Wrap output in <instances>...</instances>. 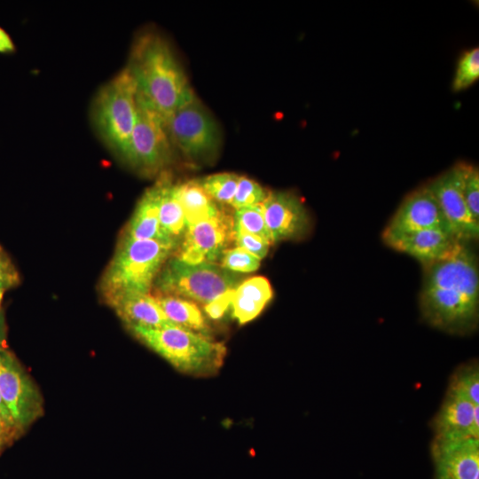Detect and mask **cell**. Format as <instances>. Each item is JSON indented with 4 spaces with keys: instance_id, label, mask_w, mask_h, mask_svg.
Instances as JSON below:
<instances>
[{
    "instance_id": "cell-13",
    "label": "cell",
    "mask_w": 479,
    "mask_h": 479,
    "mask_svg": "<svg viewBox=\"0 0 479 479\" xmlns=\"http://www.w3.org/2000/svg\"><path fill=\"white\" fill-rule=\"evenodd\" d=\"M262 208L273 244L302 239L310 230V216L303 202L290 192L269 191Z\"/></svg>"
},
{
    "instance_id": "cell-16",
    "label": "cell",
    "mask_w": 479,
    "mask_h": 479,
    "mask_svg": "<svg viewBox=\"0 0 479 479\" xmlns=\"http://www.w3.org/2000/svg\"><path fill=\"white\" fill-rule=\"evenodd\" d=\"M386 245L409 255L423 266L447 256L459 241L451 232L429 229L382 238Z\"/></svg>"
},
{
    "instance_id": "cell-23",
    "label": "cell",
    "mask_w": 479,
    "mask_h": 479,
    "mask_svg": "<svg viewBox=\"0 0 479 479\" xmlns=\"http://www.w3.org/2000/svg\"><path fill=\"white\" fill-rule=\"evenodd\" d=\"M240 176L232 172L211 174L197 179L207 194L217 204L231 205Z\"/></svg>"
},
{
    "instance_id": "cell-2",
    "label": "cell",
    "mask_w": 479,
    "mask_h": 479,
    "mask_svg": "<svg viewBox=\"0 0 479 479\" xmlns=\"http://www.w3.org/2000/svg\"><path fill=\"white\" fill-rule=\"evenodd\" d=\"M126 67L137 90V102L165 119L195 96L167 41L153 32L134 42Z\"/></svg>"
},
{
    "instance_id": "cell-22",
    "label": "cell",
    "mask_w": 479,
    "mask_h": 479,
    "mask_svg": "<svg viewBox=\"0 0 479 479\" xmlns=\"http://www.w3.org/2000/svg\"><path fill=\"white\" fill-rule=\"evenodd\" d=\"M187 225L218 215L222 210L202 189L197 179L176 184Z\"/></svg>"
},
{
    "instance_id": "cell-30",
    "label": "cell",
    "mask_w": 479,
    "mask_h": 479,
    "mask_svg": "<svg viewBox=\"0 0 479 479\" xmlns=\"http://www.w3.org/2000/svg\"><path fill=\"white\" fill-rule=\"evenodd\" d=\"M233 240L238 247L243 248L260 260L266 256L271 246L262 238L243 231H233Z\"/></svg>"
},
{
    "instance_id": "cell-6",
    "label": "cell",
    "mask_w": 479,
    "mask_h": 479,
    "mask_svg": "<svg viewBox=\"0 0 479 479\" xmlns=\"http://www.w3.org/2000/svg\"><path fill=\"white\" fill-rule=\"evenodd\" d=\"M135 82L125 67L98 92L93 120L98 131L112 148L122 153L137 121Z\"/></svg>"
},
{
    "instance_id": "cell-26",
    "label": "cell",
    "mask_w": 479,
    "mask_h": 479,
    "mask_svg": "<svg viewBox=\"0 0 479 479\" xmlns=\"http://www.w3.org/2000/svg\"><path fill=\"white\" fill-rule=\"evenodd\" d=\"M479 78V48L475 47L467 51L460 57L452 88L455 91L462 90L471 86Z\"/></svg>"
},
{
    "instance_id": "cell-35",
    "label": "cell",
    "mask_w": 479,
    "mask_h": 479,
    "mask_svg": "<svg viewBox=\"0 0 479 479\" xmlns=\"http://www.w3.org/2000/svg\"><path fill=\"white\" fill-rule=\"evenodd\" d=\"M0 418L4 420V422L9 426L10 428H12L15 432L16 434L19 436L17 430H16V428H15V425H14V422H13V420L12 418V415L3 399V397H2V394L0 392Z\"/></svg>"
},
{
    "instance_id": "cell-33",
    "label": "cell",
    "mask_w": 479,
    "mask_h": 479,
    "mask_svg": "<svg viewBox=\"0 0 479 479\" xmlns=\"http://www.w3.org/2000/svg\"><path fill=\"white\" fill-rule=\"evenodd\" d=\"M18 437L16 432L0 418V454Z\"/></svg>"
},
{
    "instance_id": "cell-27",
    "label": "cell",
    "mask_w": 479,
    "mask_h": 479,
    "mask_svg": "<svg viewBox=\"0 0 479 479\" xmlns=\"http://www.w3.org/2000/svg\"><path fill=\"white\" fill-rule=\"evenodd\" d=\"M269 190L263 188L256 181L244 176H240L237 189L231 203L236 209L262 204L266 199Z\"/></svg>"
},
{
    "instance_id": "cell-34",
    "label": "cell",
    "mask_w": 479,
    "mask_h": 479,
    "mask_svg": "<svg viewBox=\"0 0 479 479\" xmlns=\"http://www.w3.org/2000/svg\"><path fill=\"white\" fill-rule=\"evenodd\" d=\"M16 51L15 43L9 33L0 27V54H11Z\"/></svg>"
},
{
    "instance_id": "cell-29",
    "label": "cell",
    "mask_w": 479,
    "mask_h": 479,
    "mask_svg": "<svg viewBox=\"0 0 479 479\" xmlns=\"http://www.w3.org/2000/svg\"><path fill=\"white\" fill-rule=\"evenodd\" d=\"M463 193L471 216L479 224V171L475 166L465 164Z\"/></svg>"
},
{
    "instance_id": "cell-15",
    "label": "cell",
    "mask_w": 479,
    "mask_h": 479,
    "mask_svg": "<svg viewBox=\"0 0 479 479\" xmlns=\"http://www.w3.org/2000/svg\"><path fill=\"white\" fill-rule=\"evenodd\" d=\"M435 479H479V440L433 443Z\"/></svg>"
},
{
    "instance_id": "cell-11",
    "label": "cell",
    "mask_w": 479,
    "mask_h": 479,
    "mask_svg": "<svg viewBox=\"0 0 479 479\" xmlns=\"http://www.w3.org/2000/svg\"><path fill=\"white\" fill-rule=\"evenodd\" d=\"M464 163L439 175L427 185L436 199L454 236L462 242L479 237V224L471 216L463 193Z\"/></svg>"
},
{
    "instance_id": "cell-36",
    "label": "cell",
    "mask_w": 479,
    "mask_h": 479,
    "mask_svg": "<svg viewBox=\"0 0 479 479\" xmlns=\"http://www.w3.org/2000/svg\"><path fill=\"white\" fill-rule=\"evenodd\" d=\"M7 337V326L5 323L4 314L0 304V347H5Z\"/></svg>"
},
{
    "instance_id": "cell-28",
    "label": "cell",
    "mask_w": 479,
    "mask_h": 479,
    "mask_svg": "<svg viewBox=\"0 0 479 479\" xmlns=\"http://www.w3.org/2000/svg\"><path fill=\"white\" fill-rule=\"evenodd\" d=\"M220 266L230 271L252 272L260 266L261 260L243 248L225 249L220 257Z\"/></svg>"
},
{
    "instance_id": "cell-19",
    "label": "cell",
    "mask_w": 479,
    "mask_h": 479,
    "mask_svg": "<svg viewBox=\"0 0 479 479\" xmlns=\"http://www.w3.org/2000/svg\"><path fill=\"white\" fill-rule=\"evenodd\" d=\"M272 296V287L266 278L255 276L246 279L233 291L231 302L232 317L240 325L253 320Z\"/></svg>"
},
{
    "instance_id": "cell-18",
    "label": "cell",
    "mask_w": 479,
    "mask_h": 479,
    "mask_svg": "<svg viewBox=\"0 0 479 479\" xmlns=\"http://www.w3.org/2000/svg\"><path fill=\"white\" fill-rule=\"evenodd\" d=\"M159 204L160 184L157 181L140 198L123 235L137 240H157L176 248L161 229Z\"/></svg>"
},
{
    "instance_id": "cell-1",
    "label": "cell",
    "mask_w": 479,
    "mask_h": 479,
    "mask_svg": "<svg viewBox=\"0 0 479 479\" xmlns=\"http://www.w3.org/2000/svg\"><path fill=\"white\" fill-rule=\"evenodd\" d=\"M420 309L425 320L451 333H468L478 319L479 270L475 254L459 242L445 257L424 265Z\"/></svg>"
},
{
    "instance_id": "cell-8",
    "label": "cell",
    "mask_w": 479,
    "mask_h": 479,
    "mask_svg": "<svg viewBox=\"0 0 479 479\" xmlns=\"http://www.w3.org/2000/svg\"><path fill=\"white\" fill-rule=\"evenodd\" d=\"M0 392L19 436L43 415L40 389L16 356L5 347H0Z\"/></svg>"
},
{
    "instance_id": "cell-4",
    "label": "cell",
    "mask_w": 479,
    "mask_h": 479,
    "mask_svg": "<svg viewBox=\"0 0 479 479\" xmlns=\"http://www.w3.org/2000/svg\"><path fill=\"white\" fill-rule=\"evenodd\" d=\"M145 345L181 373L195 376L216 373L224 364L222 342L185 328L169 325L160 328L130 327Z\"/></svg>"
},
{
    "instance_id": "cell-7",
    "label": "cell",
    "mask_w": 479,
    "mask_h": 479,
    "mask_svg": "<svg viewBox=\"0 0 479 479\" xmlns=\"http://www.w3.org/2000/svg\"><path fill=\"white\" fill-rule=\"evenodd\" d=\"M163 121L172 145L190 158L208 156L220 145L217 122L196 95Z\"/></svg>"
},
{
    "instance_id": "cell-25",
    "label": "cell",
    "mask_w": 479,
    "mask_h": 479,
    "mask_svg": "<svg viewBox=\"0 0 479 479\" xmlns=\"http://www.w3.org/2000/svg\"><path fill=\"white\" fill-rule=\"evenodd\" d=\"M449 390L456 392L474 404H479V370L476 364L459 368L452 376Z\"/></svg>"
},
{
    "instance_id": "cell-10",
    "label": "cell",
    "mask_w": 479,
    "mask_h": 479,
    "mask_svg": "<svg viewBox=\"0 0 479 479\" xmlns=\"http://www.w3.org/2000/svg\"><path fill=\"white\" fill-rule=\"evenodd\" d=\"M233 240V217L218 215L187 225L176 257L189 264L216 263Z\"/></svg>"
},
{
    "instance_id": "cell-12",
    "label": "cell",
    "mask_w": 479,
    "mask_h": 479,
    "mask_svg": "<svg viewBox=\"0 0 479 479\" xmlns=\"http://www.w3.org/2000/svg\"><path fill=\"white\" fill-rule=\"evenodd\" d=\"M429 229L453 233L436 199L426 185L405 197L384 229L382 238Z\"/></svg>"
},
{
    "instance_id": "cell-17",
    "label": "cell",
    "mask_w": 479,
    "mask_h": 479,
    "mask_svg": "<svg viewBox=\"0 0 479 479\" xmlns=\"http://www.w3.org/2000/svg\"><path fill=\"white\" fill-rule=\"evenodd\" d=\"M118 317L130 327L160 328L173 325L165 316L154 296L149 293H132L108 302Z\"/></svg>"
},
{
    "instance_id": "cell-32",
    "label": "cell",
    "mask_w": 479,
    "mask_h": 479,
    "mask_svg": "<svg viewBox=\"0 0 479 479\" xmlns=\"http://www.w3.org/2000/svg\"><path fill=\"white\" fill-rule=\"evenodd\" d=\"M234 289L224 293L211 302L203 305L205 315L214 320L222 318L228 308L231 306Z\"/></svg>"
},
{
    "instance_id": "cell-3",
    "label": "cell",
    "mask_w": 479,
    "mask_h": 479,
    "mask_svg": "<svg viewBox=\"0 0 479 479\" xmlns=\"http://www.w3.org/2000/svg\"><path fill=\"white\" fill-rule=\"evenodd\" d=\"M175 249L157 240L123 235L100 283L106 302L125 294L149 293Z\"/></svg>"
},
{
    "instance_id": "cell-24",
    "label": "cell",
    "mask_w": 479,
    "mask_h": 479,
    "mask_svg": "<svg viewBox=\"0 0 479 479\" xmlns=\"http://www.w3.org/2000/svg\"><path fill=\"white\" fill-rule=\"evenodd\" d=\"M232 217L233 231H243L262 238L271 245L273 244L265 223L262 204L236 209Z\"/></svg>"
},
{
    "instance_id": "cell-9",
    "label": "cell",
    "mask_w": 479,
    "mask_h": 479,
    "mask_svg": "<svg viewBox=\"0 0 479 479\" xmlns=\"http://www.w3.org/2000/svg\"><path fill=\"white\" fill-rule=\"evenodd\" d=\"M172 145L163 119L137 102L136 124L122 157L138 171L154 174L169 163Z\"/></svg>"
},
{
    "instance_id": "cell-5",
    "label": "cell",
    "mask_w": 479,
    "mask_h": 479,
    "mask_svg": "<svg viewBox=\"0 0 479 479\" xmlns=\"http://www.w3.org/2000/svg\"><path fill=\"white\" fill-rule=\"evenodd\" d=\"M238 286L232 271L216 263H186L168 259L153 287L157 294L177 296L206 305Z\"/></svg>"
},
{
    "instance_id": "cell-20",
    "label": "cell",
    "mask_w": 479,
    "mask_h": 479,
    "mask_svg": "<svg viewBox=\"0 0 479 479\" xmlns=\"http://www.w3.org/2000/svg\"><path fill=\"white\" fill-rule=\"evenodd\" d=\"M154 297L173 325L211 338L206 315L194 302L171 295L157 294Z\"/></svg>"
},
{
    "instance_id": "cell-31",
    "label": "cell",
    "mask_w": 479,
    "mask_h": 479,
    "mask_svg": "<svg viewBox=\"0 0 479 479\" xmlns=\"http://www.w3.org/2000/svg\"><path fill=\"white\" fill-rule=\"evenodd\" d=\"M20 283V274L8 254L0 246V304L5 291Z\"/></svg>"
},
{
    "instance_id": "cell-21",
    "label": "cell",
    "mask_w": 479,
    "mask_h": 479,
    "mask_svg": "<svg viewBox=\"0 0 479 479\" xmlns=\"http://www.w3.org/2000/svg\"><path fill=\"white\" fill-rule=\"evenodd\" d=\"M158 182L160 224L165 235L177 248L187 227L185 213L177 194L176 184L168 177H162Z\"/></svg>"
},
{
    "instance_id": "cell-14",
    "label": "cell",
    "mask_w": 479,
    "mask_h": 479,
    "mask_svg": "<svg viewBox=\"0 0 479 479\" xmlns=\"http://www.w3.org/2000/svg\"><path fill=\"white\" fill-rule=\"evenodd\" d=\"M478 405L448 389L434 420V441L447 442L478 438Z\"/></svg>"
}]
</instances>
